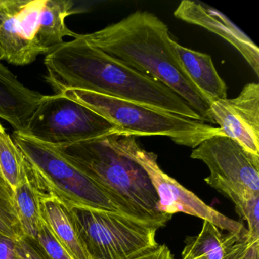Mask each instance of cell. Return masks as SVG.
Listing matches in <instances>:
<instances>
[{
    "mask_svg": "<svg viewBox=\"0 0 259 259\" xmlns=\"http://www.w3.org/2000/svg\"><path fill=\"white\" fill-rule=\"evenodd\" d=\"M191 158L207 165V184L227 198L251 192L259 193V156L247 151L236 141L224 136H213L193 148Z\"/></svg>",
    "mask_w": 259,
    "mask_h": 259,
    "instance_id": "30bf717a",
    "label": "cell"
},
{
    "mask_svg": "<svg viewBox=\"0 0 259 259\" xmlns=\"http://www.w3.org/2000/svg\"><path fill=\"white\" fill-rule=\"evenodd\" d=\"M45 65V78L55 95L68 89L87 91L204 122L169 88L91 46L81 34L46 55Z\"/></svg>",
    "mask_w": 259,
    "mask_h": 259,
    "instance_id": "6da1fadb",
    "label": "cell"
},
{
    "mask_svg": "<svg viewBox=\"0 0 259 259\" xmlns=\"http://www.w3.org/2000/svg\"><path fill=\"white\" fill-rule=\"evenodd\" d=\"M13 197L24 237L35 239L45 224L40 194L26 177L25 181L13 190Z\"/></svg>",
    "mask_w": 259,
    "mask_h": 259,
    "instance_id": "e0dca14e",
    "label": "cell"
},
{
    "mask_svg": "<svg viewBox=\"0 0 259 259\" xmlns=\"http://www.w3.org/2000/svg\"><path fill=\"white\" fill-rule=\"evenodd\" d=\"M42 217L57 242L72 259H89L80 242L69 209L60 201L40 196Z\"/></svg>",
    "mask_w": 259,
    "mask_h": 259,
    "instance_id": "9a60e30c",
    "label": "cell"
},
{
    "mask_svg": "<svg viewBox=\"0 0 259 259\" xmlns=\"http://www.w3.org/2000/svg\"><path fill=\"white\" fill-rule=\"evenodd\" d=\"M33 240L46 259H72L57 242L45 223L37 238Z\"/></svg>",
    "mask_w": 259,
    "mask_h": 259,
    "instance_id": "44dd1931",
    "label": "cell"
},
{
    "mask_svg": "<svg viewBox=\"0 0 259 259\" xmlns=\"http://www.w3.org/2000/svg\"><path fill=\"white\" fill-rule=\"evenodd\" d=\"M106 137L54 147L104 189L120 213L165 227L172 216L157 210L158 197L148 174L139 163L113 149Z\"/></svg>",
    "mask_w": 259,
    "mask_h": 259,
    "instance_id": "3957f363",
    "label": "cell"
},
{
    "mask_svg": "<svg viewBox=\"0 0 259 259\" xmlns=\"http://www.w3.org/2000/svg\"><path fill=\"white\" fill-rule=\"evenodd\" d=\"M115 125L119 135L165 136L182 146L195 148L201 142L223 135L221 128L138 103L78 89L61 94Z\"/></svg>",
    "mask_w": 259,
    "mask_h": 259,
    "instance_id": "8992f818",
    "label": "cell"
},
{
    "mask_svg": "<svg viewBox=\"0 0 259 259\" xmlns=\"http://www.w3.org/2000/svg\"><path fill=\"white\" fill-rule=\"evenodd\" d=\"M89 45L159 81L210 122V104L191 82L174 57L167 25L157 16L138 11L116 23L81 34Z\"/></svg>",
    "mask_w": 259,
    "mask_h": 259,
    "instance_id": "7a4b0ae2",
    "label": "cell"
},
{
    "mask_svg": "<svg viewBox=\"0 0 259 259\" xmlns=\"http://www.w3.org/2000/svg\"><path fill=\"white\" fill-rule=\"evenodd\" d=\"M130 259H174L166 245H158L155 248Z\"/></svg>",
    "mask_w": 259,
    "mask_h": 259,
    "instance_id": "d4e9b609",
    "label": "cell"
},
{
    "mask_svg": "<svg viewBox=\"0 0 259 259\" xmlns=\"http://www.w3.org/2000/svg\"><path fill=\"white\" fill-rule=\"evenodd\" d=\"M0 233L19 240L24 237L15 206L13 190L0 175Z\"/></svg>",
    "mask_w": 259,
    "mask_h": 259,
    "instance_id": "d6986e66",
    "label": "cell"
},
{
    "mask_svg": "<svg viewBox=\"0 0 259 259\" xmlns=\"http://www.w3.org/2000/svg\"><path fill=\"white\" fill-rule=\"evenodd\" d=\"M44 96L22 84L0 62V118L9 122L15 131L25 133Z\"/></svg>",
    "mask_w": 259,
    "mask_h": 259,
    "instance_id": "4fadbf2b",
    "label": "cell"
},
{
    "mask_svg": "<svg viewBox=\"0 0 259 259\" xmlns=\"http://www.w3.org/2000/svg\"><path fill=\"white\" fill-rule=\"evenodd\" d=\"M211 123L223 135L236 141L247 151L259 156V84H245L236 98L213 101L210 106Z\"/></svg>",
    "mask_w": 259,
    "mask_h": 259,
    "instance_id": "8fae6325",
    "label": "cell"
},
{
    "mask_svg": "<svg viewBox=\"0 0 259 259\" xmlns=\"http://www.w3.org/2000/svg\"><path fill=\"white\" fill-rule=\"evenodd\" d=\"M12 138L23 156L27 178L40 196L53 197L69 209L87 207L119 212L107 192L55 147L20 132L14 131Z\"/></svg>",
    "mask_w": 259,
    "mask_h": 259,
    "instance_id": "5b68a950",
    "label": "cell"
},
{
    "mask_svg": "<svg viewBox=\"0 0 259 259\" xmlns=\"http://www.w3.org/2000/svg\"><path fill=\"white\" fill-rule=\"evenodd\" d=\"M22 133L54 146L119 135L102 116L62 95H45Z\"/></svg>",
    "mask_w": 259,
    "mask_h": 259,
    "instance_id": "9c48e42d",
    "label": "cell"
},
{
    "mask_svg": "<svg viewBox=\"0 0 259 259\" xmlns=\"http://www.w3.org/2000/svg\"><path fill=\"white\" fill-rule=\"evenodd\" d=\"M72 0H3L0 5V60L25 66L79 34L66 19L78 13Z\"/></svg>",
    "mask_w": 259,
    "mask_h": 259,
    "instance_id": "277c9868",
    "label": "cell"
},
{
    "mask_svg": "<svg viewBox=\"0 0 259 259\" xmlns=\"http://www.w3.org/2000/svg\"><path fill=\"white\" fill-rule=\"evenodd\" d=\"M3 0H0V5H1V4H2Z\"/></svg>",
    "mask_w": 259,
    "mask_h": 259,
    "instance_id": "484cf974",
    "label": "cell"
},
{
    "mask_svg": "<svg viewBox=\"0 0 259 259\" xmlns=\"http://www.w3.org/2000/svg\"><path fill=\"white\" fill-rule=\"evenodd\" d=\"M243 237L228 232L224 234L214 224L204 221L197 236L186 238L182 259H224L232 247Z\"/></svg>",
    "mask_w": 259,
    "mask_h": 259,
    "instance_id": "2e32d148",
    "label": "cell"
},
{
    "mask_svg": "<svg viewBox=\"0 0 259 259\" xmlns=\"http://www.w3.org/2000/svg\"><path fill=\"white\" fill-rule=\"evenodd\" d=\"M16 258L46 259L35 242L26 237L16 241Z\"/></svg>",
    "mask_w": 259,
    "mask_h": 259,
    "instance_id": "603a6c76",
    "label": "cell"
},
{
    "mask_svg": "<svg viewBox=\"0 0 259 259\" xmlns=\"http://www.w3.org/2000/svg\"><path fill=\"white\" fill-rule=\"evenodd\" d=\"M236 213L248 224V233L259 238V193L245 192L230 197Z\"/></svg>",
    "mask_w": 259,
    "mask_h": 259,
    "instance_id": "ffe728a7",
    "label": "cell"
},
{
    "mask_svg": "<svg viewBox=\"0 0 259 259\" xmlns=\"http://www.w3.org/2000/svg\"><path fill=\"white\" fill-rule=\"evenodd\" d=\"M0 175L13 190L26 179L22 152L2 124H0Z\"/></svg>",
    "mask_w": 259,
    "mask_h": 259,
    "instance_id": "ac0fdd59",
    "label": "cell"
},
{
    "mask_svg": "<svg viewBox=\"0 0 259 259\" xmlns=\"http://www.w3.org/2000/svg\"><path fill=\"white\" fill-rule=\"evenodd\" d=\"M191 259H202V258H191Z\"/></svg>",
    "mask_w": 259,
    "mask_h": 259,
    "instance_id": "4316f807",
    "label": "cell"
},
{
    "mask_svg": "<svg viewBox=\"0 0 259 259\" xmlns=\"http://www.w3.org/2000/svg\"><path fill=\"white\" fill-rule=\"evenodd\" d=\"M16 241L0 233V259H17Z\"/></svg>",
    "mask_w": 259,
    "mask_h": 259,
    "instance_id": "cb8c5ba5",
    "label": "cell"
},
{
    "mask_svg": "<svg viewBox=\"0 0 259 259\" xmlns=\"http://www.w3.org/2000/svg\"><path fill=\"white\" fill-rule=\"evenodd\" d=\"M108 143L118 153L139 163L148 174L158 197L157 210L165 214L184 213L207 221L221 230L242 236L248 234V230L239 221H234L210 206L175 179L165 174L157 163V155L142 148L136 137L112 135L106 137Z\"/></svg>",
    "mask_w": 259,
    "mask_h": 259,
    "instance_id": "ba28073f",
    "label": "cell"
},
{
    "mask_svg": "<svg viewBox=\"0 0 259 259\" xmlns=\"http://www.w3.org/2000/svg\"><path fill=\"white\" fill-rule=\"evenodd\" d=\"M69 210L89 259H130L159 245L156 233L163 227L160 224L112 210L76 207Z\"/></svg>",
    "mask_w": 259,
    "mask_h": 259,
    "instance_id": "52a82bcc",
    "label": "cell"
},
{
    "mask_svg": "<svg viewBox=\"0 0 259 259\" xmlns=\"http://www.w3.org/2000/svg\"><path fill=\"white\" fill-rule=\"evenodd\" d=\"M224 259H259V238L248 233L232 247Z\"/></svg>",
    "mask_w": 259,
    "mask_h": 259,
    "instance_id": "7402d4cb",
    "label": "cell"
},
{
    "mask_svg": "<svg viewBox=\"0 0 259 259\" xmlns=\"http://www.w3.org/2000/svg\"><path fill=\"white\" fill-rule=\"evenodd\" d=\"M171 48L180 68L207 102L227 98V86L215 69L212 58L185 48L170 39Z\"/></svg>",
    "mask_w": 259,
    "mask_h": 259,
    "instance_id": "5bb4252c",
    "label": "cell"
},
{
    "mask_svg": "<svg viewBox=\"0 0 259 259\" xmlns=\"http://www.w3.org/2000/svg\"><path fill=\"white\" fill-rule=\"evenodd\" d=\"M174 16L187 23L201 27L227 40L237 50L258 76V48L221 12L195 1L183 0L174 11Z\"/></svg>",
    "mask_w": 259,
    "mask_h": 259,
    "instance_id": "7c38bea8",
    "label": "cell"
}]
</instances>
